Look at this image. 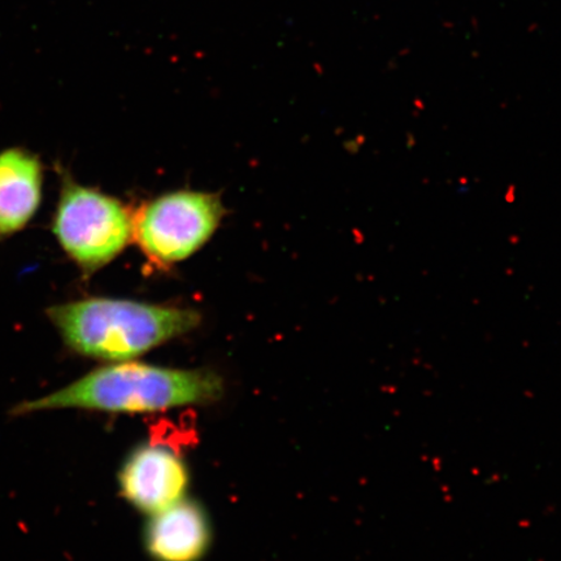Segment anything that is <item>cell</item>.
<instances>
[{"label": "cell", "instance_id": "1", "mask_svg": "<svg viewBox=\"0 0 561 561\" xmlns=\"http://www.w3.org/2000/svg\"><path fill=\"white\" fill-rule=\"evenodd\" d=\"M222 378L208 369H180L135 360L108 363L60 390L13 407V416L56 410H83L112 415L207 405L220 401Z\"/></svg>", "mask_w": 561, "mask_h": 561}, {"label": "cell", "instance_id": "2", "mask_svg": "<svg viewBox=\"0 0 561 561\" xmlns=\"http://www.w3.org/2000/svg\"><path fill=\"white\" fill-rule=\"evenodd\" d=\"M48 314L70 350L105 363L135 360L202 324L194 308L115 298L77 300Z\"/></svg>", "mask_w": 561, "mask_h": 561}, {"label": "cell", "instance_id": "3", "mask_svg": "<svg viewBox=\"0 0 561 561\" xmlns=\"http://www.w3.org/2000/svg\"><path fill=\"white\" fill-rule=\"evenodd\" d=\"M219 195L179 191L157 196L133 213V241L152 265L170 268L192 257L219 229Z\"/></svg>", "mask_w": 561, "mask_h": 561}, {"label": "cell", "instance_id": "4", "mask_svg": "<svg viewBox=\"0 0 561 561\" xmlns=\"http://www.w3.org/2000/svg\"><path fill=\"white\" fill-rule=\"evenodd\" d=\"M54 234L81 270L93 273L115 261L133 240V213L114 196L68 182Z\"/></svg>", "mask_w": 561, "mask_h": 561}, {"label": "cell", "instance_id": "5", "mask_svg": "<svg viewBox=\"0 0 561 561\" xmlns=\"http://www.w3.org/2000/svg\"><path fill=\"white\" fill-rule=\"evenodd\" d=\"M117 483L124 500L150 516L185 500L191 472L185 459L172 447L150 442L126 456Z\"/></svg>", "mask_w": 561, "mask_h": 561}, {"label": "cell", "instance_id": "6", "mask_svg": "<svg viewBox=\"0 0 561 561\" xmlns=\"http://www.w3.org/2000/svg\"><path fill=\"white\" fill-rule=\"evenodd\" d=\"M153 561H201L213 545V525L198 502L182 500L149 516L144 531Z\"/></svg>", "mask_w": 561, "mask_h": 561}, {"label": "cell", "instance_id": "7", "mask_svg": "<svg viewBox=\"0 0 561 561\" xmlns=\"http://www.w3.org/2000/svg\"><path fill=\"white\" fill-rule=\"evenodd\" d=\"M42 170L32 153L11 149L0 153V236L23 229L39 207Z\"/></svg>", "mask_w": 561, "mask_h": 561}]
</instances>
